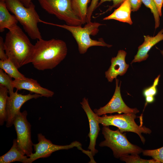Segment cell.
<instances>
[{
    "mask_svg": "<svg viewBox=\"0 0 163 163\" xmlns=\"http://www.w3.org/2000/svg\"><path fill=\"white\" fill-rule=\"evenodd\" d=\"M34 45L31 63L36 69L41 71L52 69L67 56L68 49L63 40L55 39L37 40Z\"/></svg>",
    "mask_w": 163,
    "mask_h": 163,
    "instance_id": "6da1fadb",
    "label": "cell"
},
{
    "mask_svg": "<svg viewBox=\"0 0 163 163\" xmlns=\"http://www.w3.org/2000/svg\"><path fill=\"white\" fill-rule=\"evenodd\" d=\"M8 30L4 41L5 53L8 59L18 69L31 63L34 45L17 25Z\"/></svg>",
    "mask_w": 163,
    "mask_h": 163,
    "instance_id": "7a4b0ae2",
    "label": "cell"
},
{
    "mask_svg": "<svg viewBox=\"0 0 163 163\" xmlns=\"http://www.w3.org/2000/svg\"><path fill=\"white\" fill-rule=\"evenodd\" d=\"M5 0L8 10L15 16L29 36L33 40L42 38L38 27L41 19L33 2L26 7L19 0Z\"/></svg>",
    "mask_w": 163,
    "mask_h": 163,
    "instance_id": "3957f363",
    "label": "cell"
},
{
    "mask_svg": "<svg viewBox=\"0 0 163 163\" xmlns=\"http://www.w3.org/2000/svg\"><path fill=\"white\" fill-rule=\"evenodd\" d=\"M41 22L46 24L58 27L64 29L69 31L76 40L78 45V50L81 54L85 53L88 49L93 46H106L110 47L112 46L106 43L103 39L101 38L98 40L91 38L90 36L95 35L98 33L99 27L103 25L98 22H90L85 25L82 26H70L67 24H59L40 21Z\"/></svg>",
    "mask_w": 163,
    "mask_h": 163,
    "instance_id": "277c9868",
    "label": "cell"
},
{
    "mask_svg": "<svg viewBox=\"0 0 163 163\" xmlns=\"http://www.w3.org/2000/svg\"><path fill=\"white\" fill-rule=\"evenodd\" d=\"M102 133L105 139L100 142L99 145L110 148L115 158H119L124 155L139 154L143 151L142 148L131 143L126 134L121 133L119 129L113 130L107 126H104Z\"/></svg>",
    "mask_w": 163,
    "mask_h": 163,
    "instance_id": "5b68a950",
    "label": "cell"
},
{
    "mask_svg": "<svg viewBox=\"0 0 163 163\" xmlns=\"http://www.w3.org/2000/svg\"><path fill=\"white\" fill-rule=\"evenodd\" d=\"M136 114L130 113L110 115L105 114L102 117L97 115L96 117L99 123L103 126H116L122 133L130 132L136 133L144 144L145 140L142 133L150 134L152 131L145 126H139L136 123L135 121L137 117Z\"/></svg>",
    "mask_w": 163,
    "mask_h": 163,
    "instance_id": "8992f818",
    "label": "cell"
},
{
    "mask_svg": "<svg viewBox=\"0 0 163 163\" xmlns=\"http://www.w3.org/2000/svg\"><path fill=\"white\" fill-rule=\"evenodd\" d=\"M41 7L49 14L70 26H82V21L75 12L72 0H38Z\"/></svg>",
    "mask_w": 163,
    "mask_h": 163,
    "instance_id": "52a82bcc",
    "label": "cell"
},
{
    "mask_svg": "<svg viewBox=\"0 0 163 163\" xmlns=\"http://www.w3.org/2000/svg\"><path fill=\"white\" fill-rule=\"evenodd\" d=\"M26 110L21 112L15 119L13 125L17 133L18 146L28 157L32 153L33 145L31 139V125L27 120Z\"/></svg>",
    "mask_w": 163,
    "mask_h": 163,
    "instance_id": "ba28073f",
    "label": "cell"
},
{
    "mask_svg": "<svg viewBox=\"0 0 163 163\" xmlns=\"http://www.w3.org/2000/svg\"><path fill=\"white\" fill-rule=\"evenodd\" d=\"M38 143L34 144V152L28 157L27 163H31L40 158L49 157L53 152L61 150H68L74 147L78 148L81 147L79 142L75 141L70 144L66 145H58L54 144L41 133L37 134Z\"/></svg>",
    "mask_w": 163,
    "mask_h": 163,
    "instance_id": "9c48e42d",
    "label": "cell"
},
{
    "mask_svg": "<svg viewBox=\"0 0 163 163\" xmlns=\"http://www.w3.org/2000/svg\"><path fill=\"white\" fill-rule=\"evenodd\" d=\"M115 79L116 88L112 98L105 106L98 109H94V112L98 116L115 112L125 114H136L139 113V110L137 108H130L124 103L120 93L121 82L119 86V79L117 78Z\"/></svg>",
    "mask_w": 163,
    "mask_h": 163,
    "instance_id": "30bf717a",
    "label": "cell"
},
{
    "mask_svg": "<svg viewBox=\"0 0 163 163\" xmlns=\"http://www.w3.org/2000/svg\"><path fill=\"white\" fill-rule=\"evenodd\" d=\"M18 90L9 94L7 102V120L6 126L9 128L13 125L17 115L21 112L22 106L27 101L33 98L37 99L42 97L41 95L34 94L23 95L18 92Z\"/></svg>",
    "mask_w": 163,
    "mask_h": 163,
    "instance_id": "8fae6325",
    "label": "cell"
},
{
    "mask_svg": "<svg viewBox=\"0 0 163 163\" xmlns=\"http://www.w3.org/2000/svg\"><path fill=\"white\" fill-rule=\"evenodd\" d=\"M82 107L85 112L88 120L90 132L88 136L90 139L88 149L94 156L98 151L95 149L96 141L98 136L100 128L99 123L97 119V115L91 109L89 104L88 99L84 97L80 102Z\"/></svg>",
    "mask_w": 163,
    "mask_h": 163,
    "instance_id": "7c38bea8",
    "label": "cell"
},
{
    "mask_svg": "<svg viewBox=\"0 0 163 163\" xmlns=\"http://www.w3.org/2000/svg\"><path fill=\"white\" fill-rule=\"evenodd\" d=\"M126 55L125 51L120 50L116 57L112 58L111 65L105 73V77L108 82H112L118 75H123L126 72L129 67V65L125 61Z\"/></svg>",
    "mask_w": 163,
    "mask_h": 163,
    "instance_id": "4fadbf2b",
    "label": "cell"
},
{
    "mask_svg": "<svg viewBox=\"0 0 163 163\" xmlns=\"http://www.w3.org/2000/svg\"><path fill=\"white\" fill-rule=\"evenodd\" d=\"M12 85L17 90H26L46 97H51L54 94L53 91L42 87L36 80L31 78L14 79Z\"/></svg>",
    "mask_w": 163,
    "mask_h": 163,
    "instance_id": "5bb4252c",
    "label": "cell"
},
{
    "mask_svg": "<svg viewBox=\"0 0 163 163\" xmlns=\"http://www.w3.org/2000/svg\"><path fill=\"white\" fill-rule=\"evenodd\" d=\"M144 41L138 47L137 53L131 64L146 60L149 57L148 53L151 48L160 41L163 40V29L155 36H144Z\"/></svg>",
    "mask_w": 163,
    "mask_h": 163,
    "instance_id": "9a60e30c",
    "label": "cell"
},
{
    "mask_svg": "<svg viewBox=\"0 0 163 163\" xmlns=\"http://www.w3.org/2000/svg\"><path fill=\"white\" fill-rule=\"evenodd\" d=\"M28 158L19 147L16 139H14L13 145L10 149L0 157V163H10L19 161L23 163H27Z\"/></svg>",
    "mask_w": 163,
    "mask_h": 163,
    "instance_id": "2e32d148",
    "label": "cell"
},
{
    "mask_svg": "<svg viewBox=\"0 0 163 163\" xmlns=\"http://www.w3.org/2000/svg\"><path fill=\"white\" fill-rule=\"evenodd\" d=\"M131 11L129 0H125L111 14L104 18L103 20L114 19L131 25L133 24L130 15Z\"/></svg>",
    "mask_w": 163,
    "mask_h": 163,
    "instance_id": "e0dca14e",
    "label": "cell"
},
{
    "mask_svg": "<svg viewBox=\"0 0 163 163\" xmlns=\"http://www.w3.org/2000/svg\"><path fill=\"white\" fill-rule=\"evenodd\" d=\"M4 0H0V32L10 29L17 25L18 20L14 15L10 13Z\"/></svg>",
    "mask_w": 163,
    "mask_h": 163,
    "instance_id": "ac0fdd59",
    "label": "cell"
},
{
    "mask_svg": "<svg viewBox=\"0 0 163 163\" xmlns=\"http://www.w3.org/2000/svg\"><path fill=\"white\" fill-rule=\"evenodd\" d=\"M90 0H72L73 9L82 24L86 23L88 4Z\"/></svg>",
    "mask_w": 163,
    "mask_h": 163,
    "instance_id": "d6986e66",
    "label": "cell"
},
{
    "mask_svg": "<svg viewBox=\"0 0 163 163\" xmlns=\"http://www.w3.org/2000/svg\"><path fill=\"white\" fill-rule=\"evenodd\" d=\"M0 68L14 79H22L26 78L8 59L5 60H0Z\"/></svg>",
    "mask_w": 163,
    "mask_h": 163,
    "instance_id": "ffe728a7",
    "label": "cell"
},
{
    "mask_svg": "<svg viewBox=\"0 0 163 163\" xmlns=\"http://www.w3.org/2000/svg\"><path fill=\"white\" fill-rule=\"evenodd\" d=\"M8 91L5 87L0 85V125L2 126L7 120L6 106Z\"/></svg>",
    "mask_w": 163,
    "mask_h": 163,
    "instance_id": "44dd1931",
    "label": "cell"
},
{
    "mask_svg": "<svg viewBox=\"0 0 163 163\" xmlns=\"http://www.w3.org/2000/svg\"><path fill=\"white\" fill-rule=\"evenodd\" d=\"M122 155L119 158L122 161L127 163H160L158 160L153 158L147 160L141 158L138 154H130Z\"/></svg>",
    "mask_w": 163,
    "mask_h": 163,
    "instance_id": "7402d4cb",
    "label": "cell"
},
{
    "mask_svg": "<svg viewBox=\"0 0 163 163\" xmlns=\"http://www.w3.org/2000/svg\"><path fill=\"white\" fill-rule=\"evenodd\" d=\"M142 3L149 8L153 14L155 21V28H158L160 24V16L157 6L154 0H142Z\"/></svg>",
    "mask_w": 163,
    "mask_h": 163,
    "instance_id": "603a6c76",
    "label": "cell"
},
{
    "mask_svg": "<svg viewBox=\"0 0 163 163\" xmlns=\"http://www.w3.org/2000/svg\"><path fill=\"white\" fill-rule=\"evenodd\" d=\"M12 78L0 69V85L6 87L8 90L9 94L14 92V88L12 85Z\"/></svg>",
    "mask_w": 163,
    "mask_h": 163,
    "instance_id": "cb8c5ba5",
    "label": "cell"
},
{
    "mask_svg": "<svg viewBox=\"0 0 163 163\" xmlns=\"http://www.w3.org/2000/svg\"><path fill=\"white\" fill-rule=\"evenodd\" d=\"M144 156H150L163 163V146L153 150H143L142 152Z\"/></svg>",
    "mask_w": 163,
    "mask_h": 163,
    "instance_id": "d4e9b609",
    "label": "cell"
},
{
    "mask_svg": "<svg viewBox=\"0 0 163 163\" xmlns=\"http://www.w3.org/2000/svg\"><path fill=\"white\" fill-rule=\"evenodd\" d=\"M160 77V75H158L155 78L153 85L143 90V94L145 97L147 96L155 97L156 94L157 92V86L158 84Z\"/></svg>",
    "mask_w": 163,
    "mask_h": 163,
    "instance_id": "484cf974",
    "label": "cell"
},
{
    "mask_svg": "<svg viewBox=\"0 0 163 163\" xmlns=\"http://www.w3.org/2000/svg\"><path fill=\"white\" fill-rule=\"evenodd\" d=\"M99 0H91L90 5L88 8L86 18V23L91 22V17L94 10L97 8Z\"/></svg>",
    "mask_w": 163,
    "mask_h": 163,
    "instance_id": "4316f807",
    "label": "cell"
},
{
    "mask_svg": "<svg viewBox=\"0 0 163 163\" xmlns=\"http://www.w3.org/2000/svg\"><path fill=\"white\" fill-rule=\"evenodd\" d=\"M125 0H100L98 4L97 8L105 2L112 1L113 2V4L112 6H109V8L106 11L101 14H100V15L103 14L108 11H111L112 9L114 8H118Z\"/></svg>",
    "mask_w": 163,
    "mask_h": 163,
    "instance_id": "83f0119b",
    "label": "cell"
},
{
    "mask_svg": "<svg viewBox=\"0 0 163 163\" xmlns=\"http://www.w3.org/2000/svg\"><path fill=\"white\" fill-rule=\"evenodd\" d=\"M0 59L2 60H5L8 59L5 53L4 41L2 37L1 36L0 37Z\"/></svg>",
    "mask_w": 163,
    "mask_h": 163,
    "instance_id": "f1b7e54d",
    "label": "cell"
},
{
    "mask_svg": "<svg viewBox=\"0 0 163 163\" xmlns=\"http://www.w3.org/2000/svg\"><path fill=\"white\" fill-rule=\"evenodd\" d=\"M129 0L131 6L132 11H137L141 7L142 2V0Z\"/></svg>",
    "mask_w": 163,
    "mask_h": 163,
    "instance_id": "f546056e",
    "label": "cell"
},
{
    "mask_svg": "<svg viewBox=\"0 0 163 163\" xmlns=\"http://www.w3.org/2000/svg\"><path fill=\"white\" fill-rule=\"evenodd\" d=\"M157 7L159 14L162 16L161 10L163 4V0H154Z\"/></svg>",
    "mask_w": 163,
    "mask_h": 163,
    "instance_id": "4dcf8cb0",
    "label": "cell"
},
{
    "mask_svg": "<svg viewBox=\"0 0 163 163\" xmlns=\"http://www.w3.org/2000/svg\"><path fill=\"white\" fill-rule=\"evenodd\" d=\"M145 107L148 104H151L153 103L155 100V97L154 96H147L145 97Z\"/></svg>",
    "mask_w": 163,
    "mask_h": 163,
    "instance_id": "1f68e13d",
    "label": "cell"
},
{
    "mask_svg": "<svg viewBox=\"0 0 163 163\" xmlns=\"http://www.w3.org/2000/svg\"><path fill=\"white\" fill-rule=\"evenodd\" d=\"M23 5L26 7L29 6L32 0H19Z\"/></svg>",
    "mask_w": 163,
    "mask_h": 163,
    "instance_id": "d6a6232c",
    "label": "cell"
},
{
    "mask_svg": "<svg viewBox=\"0 0 163 163\" xmlns=\"http://www.w3.org/2000/svg\"><path fill=\"white\" fill-rule=\"evenodd\" d=\"M160 52L163 56V50H160Z\"/></svg>",
    "mask_w": 163,
    "mask_h": 163,
    "instance_id": "836d02e7",
    "label": "cell"
},
{
    "mask_svg": "<svg viewBox=\"0 0 163 163\" xmlns=\"http://www.w3.org/2000/svg\"></svg>",
    "mask_w": 163,
    "mask_h": 163,
    "instance_id": "e575fe53",
    "label": "cell"
}]
</instances>
